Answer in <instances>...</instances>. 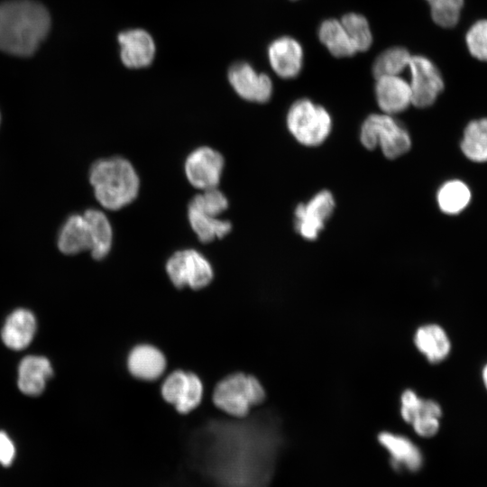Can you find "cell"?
Listing matches in <instances>:
<instances>
[{
	"label": "cell",
	"mask_w": 487,
	"mask_h": 487,
	"mask_svg": "<svg viewBox=\"0 0 487 487\" xmlns=\"http://www.w3.org/2000/svg\"><path fill=\"white\" fill-rule=\"evenodd\" d=\"M166 272L172 284L179 289L188 286L192 289L207 287L214 277L208 260L194 249L174 253L166 262Z\"/></svg>",
	"instance_id": "8992f818"
},
{
	"label": "cell",
	"mask_w": 487,
	"mask_h": 487,
	"mask_svg": "<svg viewBox=\"0 0 487 487\" xmlns=\"http://www.w3.org/2000/svg\"><path fill=\"white\" fill-rule=\"evenodd\" d=\"M471 199V188L464 181L457 179L442 183L436 194L438 208L448 216L462 213L469 206Z\"/></svg>",
	"instance_id": "7402d4cb"
},
{
	"label": "cell",
	"mask_w": 487,
	"mask_h": 487,
	"mask_svg": "<svg viewBox=\"0 0 487 487\" xmlns=\"http://www.w3.org/2000/svg\"><path fill=\"white\" fill-rule=\"evenodd\" d=\"M224 166L225 160L220 152L208 146H201L188 154L184 170L188 182L205 190L217 187Z\"/></svg>",
	"instance_id": "8fae6325"
},
{
	"label": "cell",
	"mask_w": 487,
	"mask_h": 487,
	"mask_svg": "<svg viewBox=\"0 0 487 487\" xmlns=\"http://www.w3.org/2000/svg\"><path fill=\"white\" fill-rule=\"evenodd\" d=\"M51 375L52 367L47 358L28 355L21 361L18 367V388L26 395H39L43 391L46 381Z\"/></svg>",
	"instance_id": "ac0fdd59"
},
{
	"label": "cell",
	"mask_w": 487,
	"mask_h": 487,
	"mask_svg": "<svg viewBox=\"0 0 487 487\" xmlns=\"http://www.w3.org/2000/svg\"><path fill=\"white\" fill-rule=\"evenodd\" d=\"M409 68L412 105L418 108L431 106L445 87L439 69L428 58L420 55L411 56Z\"/></svg>",
	"instance_id": "ba28073f"
},
{
	"label": "cell",
	"mask_w": 487,
	"mask_h": 487,
	"mask_svg": "<svg viewBox=\"0 0 487 487\" xmlns=\"http://www.w3.org/2000/svg\"><path fill=\"white\" fill-rule=\"evenodd\" d=\"M430 5L433 21L439 26L450 28L459 19L464 0H427Z\"/></svg>",
	"instance_id": "f1b7e54d"
},
{
	"label": "cell",
	"mask_w": 487,
	"mask_h": 487,
	"mask_svg": "<svg viewBox=\"0 0 487 487\" xmlns=\"http://www.w3.org/2000/svg\"><path fill=\"white\" fill-rule=\"evenodd\" d=\"M120 59L129 69L150 66L155 57L156 46L152 36L143 29H130L117 36Z\"/></svg>",
	"instance_id": "4fadbf2b"
},
{
	"label": "cell",
	"mask_w": 487,
	"mask_h": 487,
	"mask_svg": "<svg viewBox=\"0 0 487 487\" xmlns=\"http://www.w3.org/2000/svg\"><path fill=\"white\" fill-rule=\"evenodd\" d=\"M0 121H1V116H0Z\"/></svg>",
	"instance_id": "d6a6232c"
},
{
	"label": "cell",
	"mask_w": 487,
	"mask_h": 487,
	"mask_svg": "<svg viewBox=\"0 0 487 487\" xmlns=\"http://www.w3.org/2000/svg\"><path fill=\"white\" fill-rule=\"evenodd\" d=\"M88 177L96 200L108 210L121 209L138 196V174L132 163L123 157L96 161L91 166Z\"/></svg>",
	"instance_id": "7a4b0ae2"
},
{
	"label": "cell",
	"mask_w": 487,
	"mask_h": 487,
	"mask_svg": "<svg viewBox=\"0 0 487 487\" xmlns=\"http://www.w3.org/2000/svg\"><path fill=\"white\" fill-rule=\"evenodd\" d=\"M321 42L335 57H349L356 52L342 23L336 19H327L318 29Z\"/></svg>",
	"instance_id": "cb8c5ba5"
},
{
	"label": "cell",
	"mask_w": 487,
	"mask_h": 487,
	"mask_svg": "<svg viewBox=\"0 0 487 487\" xmlns=\"http://www.w3.org/2000/svg\"><path fill=\"white\" fill-rule=\"evenodd\" d=\"M335 206L334 195L327 189H322L307 202L298 204L294 210L295 231L306 240H316L331 217Z\"/></svg>",
	"instance_id": "52a82bcc"
},
{
	"label": "cell",
	"mask_w": 487,
	"mask_h": 487,
	"mask_svg": "<svg viewBox=\"0 0 487 487\" xmlns=\"http://www.w3.org/2000/svg\"><path fill=\"white\" fill-rule=\"evenodd\" d=\"M58 247L62 253L68 255L90 251L91 238L83 215L73 214L68 217L60 228Z\"/></svg>",
	"instance_id": "ffe728a7"
},
{
	"label": "cell",
	"mask_w": 487,
	"mask_h": 487,
	"mask_svg": "<svg viewBox=\"0 0 487 487\" xmlns=\"http://www.w3.org/2000/svg\"><path fill=\"white\" fill-rule=\"evenodd\" d=\"M359 140L365 149L379 148L390 160L404 155L412 145L408 128L395 115L381 112L369 115L363 121Z\"/></svg>",
	"instance_id": "3957f363"
},
{
	"label": "cell",
	"mask_w": 487,
	"mask_h": 487,
	"mask_svg": "<svg viewBox=\"0 0 487 487\" xmlns=\"http://www.w3.org/2000/svg\"><path fill=\"white\" fill-rule=\"evenodd\" d=\"M265 398L260 381L244 372L225 377L216 384L212 396L215 406L234 418H244Z\"/></svg>",
	"instance_id": "277c9868"
},
{
	"label": "cell",
	"mask_w": 487,
	"mask_h": 487,
	"mask_svg": "<svg viewBox=\"0 0 487 487\" xmlns=\"http://www.w3.org/2000/svg\"><path fill=\"white\" fill-rule=\"evenodd\" d=\"M375 98L381 113L396 116L412 105L409 82L399 75L377 78Z\"/></svg>",
	"instance_id": "9a60e30c"
},
{
	"label": "cell",
	"mask_w": 487,
	"mask_h": 487,
	"mask_svg": "<svg viewBox=\"0 0 487 487\" xmlns=\"http://www.w3.org/2000/svg\"><path fill=\"white\" fill-rule=\"evenodd\" d=\"M376 440L387 452L394 470L414 473L422 468L425 461L423 449L410 436L382 429L376 434Z\"/></svg>",
	"instance_id": "9c48e42d"
},
{
	"label": "cell",
	"mask_w": 487,
	"mask_h": 487,
	"mask_svg": "<svg viewBox=\"0 0 487 487\" xmlns=\"http://www.w3.org/2000/svg\"><path fill=\"white\" fill-rule=\"evenodd\" d=\"M227 207L228 200L217 188H207L196 195L188 207V208L195 209L214 217H217Z\"/></svg>",
	"instance_id": "83f0119b"
},
{
	"label": "cell",
	"mask_w": 487,
	"mask_h": 487,
	"mask_svg": "<svg viewBox=\"0 0 487 487\" xmlns=\"http://www.w3.org/2000/svg\"><path fill=\"white\" fill-rule=\"evenodd\" d=\"M340 22L356 51H365L370 48L372 36L369 23L364 16L350 13L345 14Z\"/></svg>",
	"instance_id": "4316f807"
},
{
	"label": "cell",
	"mask_w": 487,
	"mask_h": 487,
	"mask_svg": "<svg viewBox=\"0 0 487 487\" xmlns=\"http://www.w3.org/2000/svg\"><path fill=\"white\" fill-rule=\"evenodd\" d=\"M268 59L273 71L282 78H294L301 71L303 50L293 38L282 36L268 47Z\"/></svg>",
	"instance_id": "2e32d148"
},
{
	"label": "cell",
	"mask_w": 487,
	"mask_h": 487,
	"mask_svg": "<svg viewBox=\"0 0 487 487\" xmlns=\"http://www.w3.org/2000/svg\"><path fill=\"white\" fill-rule=\"evenodd\" d=\"M464 156L475 163L487 162V117L470 121L460 142Z\"/></svg>",
	"instance_id": "603a6c76"
},
{
	"label": "cell",
	"mask_w": 487,
	"mask_h": 487,
	"mask_svg": "<svg viewBox=\"0 0 487 487\" xmlns=\"http://www.w3.org/2000/svg\"><path fill=\"white\" fill-rule=\"evenodd\" d=\"M167 361L163 353L151 345L134 346L127 358L130 373L140 380L155 381L165 372Z\"/></svg>",
	"instance_id": "e0dca14e"
},
{
	"label": "cell",
	"mask_w": 487,
	"mask_h": 487,
	"mask_svg": "<svg viewBox=\"0 0 487 487\" xmlns=\"http://www.w3.org/2000/svg\"><path fill=\"white\" fill-rule=\"evenodd\" d=\"M411 55L403 47H392L381 52L375 60L372 73L375 78L400 75L407 67Z\"/></svg>",
	"instance_id": "484cf974"
},
{
	"label": "cell",
	"mask_w": 487,
	"mask_h": 487,
	"mask_svg": "<svg viewBox=\"0 0 487 487\" xmlns=\"http://www.w3.org/2000/svg\"><path fill=\"white\" fill-rule=\"evenodd\" d=\"M36 331L34 315L27 309L19 308L12 312L3 326L1 336L5 345L13 350L27 347Z\"/></svg>",
	"instance_id": "d6986e66"
},
{
	"label": "cell",
	"mask_w": 487,
	"mask_h": 487,
	"mask_svg": "<svg viewBox=\"0 0 487 487\" xmlns=\"http://www.w3.org/2000/svg\"><path fill=\"white\" fill-rule=\"evenodd\" d=\"M465 43L470 54L487 62V20L475 22L465 34Z\"/></svg>",
	"instance_id": "f546056e"
},
{
	"label": "cell",
	"mask_w": 487,
	"mask_h": 487,
	"mask_svg": "<svg viewBox=\"0 0 487 487\" xmlns=\"http://www.w3.org/2000/svg\"><path fill=\"white\" fill-rule=\"evenodd\" d=\"M15 456V446L9 436L0 431V464L9 466Z\"/></svg>",
	"instance_id": "4dcf8cb0"
},
{
	"label": "cell",
	"mask_w": 487,
	"mask_h": 487,
	"mask_svg": "<svg viewBox=\"0 0 487 487\" xmlns=\"http://www.w3.org/2000/svg\"><path fill=\"white\" fill-rule=\"evenodd\" d=\"M188 219L192 230L202 243L223 238L232 229L229 221L205 215L192 208H188Z\"/></svg>",
	"instance_id": "d4e9b609"
},
{
	"label": "cell",
	"mask_w": 487,
	"mask_h": 487,
	"mask_svg": "<svg viewBox=\"0 0 487 487\" xmlns=\"http://www.w3.org/2000/svg\"><path fill=\"white\" fill-rule=\"evenodd\" d=\"M49 12L33 0L0 3V51L15 56H30L47 36Z\"/></svg>",
	"instance_id": "6da1fadb"
},
{
	"label": "cell",
	"mask_w": 487,
	"mask_h": 487,
	"mask_svg": "<svg viewBox=\"0 0 487 487\" xmlns=\"http://www.w3.org/2000/svg\"><path fill=\"white\" fill-rule=\"evenodd\" d=\"M413 343L430 364L446 361L453 351L449 333L437 323H427L418 326L414 333Z\"/></svg>",
	"instance_id": "5bb4252c"
},
{
	"label": "cell",
	"mask_w": 487,
	"mask_h": 487,
	"mask_svg": "<svg viewBox=\"0 0 487 487\" xmlns=\"http://www.w3.org/2000/svg\"><path fill=\"white\" fill-rule=\"evenodd\" d=\"M91 238V256L96 260L104 259L113 244V229L107 216L100 210L87 209L83 214Z\"/></svg>",
	"instance_id": "44dd1931"
},
{
	"label": "cell",
	"mask_w": 487,
	"mask_h": 487,
	"mask_svg": "<svg viewBox=\"0 0 487 487\" xmlns=\"http://www.w3.org/2000/svg\"><path fill=\"white\" fill-rule=\"evenodd\" d=\"M479 380L482 386V390L487 394V360L482 363L479 369Z\"/></svg>",
	"instance_id": "1f68e13d"
},
{
	"label": "cell",
	"mask_w": 487,
	"mask_h": 487,
	"mask_svg": "<svg viewBox=\"0 0 487 487\" xmlns=\"http://www.w3.org/2000/svg\"><path fill=\"white\" fill-rule=\"evenodd\" d=\"M228 81L235 93L250 102L266 103L273 92L271 78L258 73L249 63L235 62L228 69Z\"/></svg>",
	"instance_id": "7c38bea8"
},
{
	"label": "cell",
	"mask_w": 487,
	"mask_h": 487,
	"mask_svg": "<svg viewBox=\"0 0 487 487\" xmlns=\"http://www.w3.org/2000/svg\"><path fill=\"white\" fill-rule=\"evenodd\" d=\"M164 400L180 414H188L201 403L203 383L193 372L177 370L167 376L161 388Z\"/></svg>",
	"instance_id": "30bf717a"
},
{
	"label": "cell",
	"mask_w": 487,
	"mask_h": 487,
	"mask_svg": "<svg viewBox=\"0 0 487 487\" xmlns=\"http://www.w3.org/2000/svg\"><path fill=\"white\" fill-rule=\"evenodd\" d=\"M286 126L299 144L317 147L329 137L333 129V118L323 106L308 98H299L288 109Z\"/></svg>",
	"instance_id": "5b68a950"
}]
</instances>
